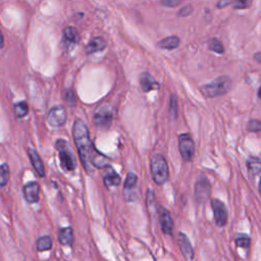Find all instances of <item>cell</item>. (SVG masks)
Listing matches in <instances>:
<instances>
[{"label":"cell","mask_w":261,"mask_h":261,"mask_svg":"<svg viewBox=\"0 0 261 261\" xmlns=\"http://www.w3.org/2000/svg\"><path fill=\"white\" fill-rule=\"evenodd\" d=\"M73 138L87 173H93L96 167L100 168L105 165V158L95 149L89 130L82 120H76L73 127Z\"/></svg>","instance_id":"cell-1"},{"label":"cell","mask_w":261,"mask_h":261,"mask_svg":"<svg viewBox=\"0 0 261 261\" xmlns=\"http://www.w3.org/2000/svg\"><path fill=\"white\" fill-rule=\"evenodd\" d=\"M232 87V81L229 77H218L210 84L204 85L201 88L202 93L209 98H215L227 94Z\"/></svg>","instance_id":"cell-2"},{"label":"cell","mask_w":261,"mask_h":261,"mask_svg":"<svg viewBox=\"0 0 261 261\" xmlns=\"http://www.w3.org/2000/svg\"><path fill=\"white\" fill-rule=\"evenodd\" d=\"M150 171L153 181L157 185H163L168 180V165L161 154H155L152 156Z\"/></svg>","instance_id":"cell-3"},{"label":"cell","mask_w":261,"mask_h":261,"mask_svg":"<svg viewBox=\"0 0 261 261\" xmlns=\"http://www.w3.org/2000/svg\"><path fill=\"white\" fill-rule=\"evenodd\" d=\"M55 146L58 151L59 162L63 171L65 172L74 171L77 166V162L69 143L63 139H59L56 141Z\"/></svg>","instance_id":"cell-4"},{"label":"cell","mask_w":261,"mask_h":261,"mask_svg":"<svg viewBox=\"0 0 261 261\" xmlns=\"http://www.w3.org/2000/svg\"><path fill=\"white\" fill-rule=\"evenodd\" d=\"M113 120V108L109 103H102L94 112V123L96 127L106 129L110 127Z\"/></svg>","instance_id":"cell-5"},{"label":"cell","mask_w":261,"mask_h":261,"mask_svg":"<svg viewBox=\"0 0 261 261\" xmlns=\"http://www.w3.org/2000/svg\"><path fill=\"white\" fill-rule=\"evenodd\" d=\"M179 147L183 159L185 161H191L194 153L195 145L194 141L189 134H181L179 137Z\"/></svg>","instance_id":"cell-6"},{"label":"cell","mask_w":261,"mask_h":261,"mask_svg":"<svg viewBox=\"0 0 261 261\" xmlns=\"http://www.w3.org/2000/svg\"><path fill=\"white\" fill-rule=\"evenodd\" d=\"M211 186L209 181L207 180L206 177L202 176L199 178V180L196 183L195 187V197L199 203H204L208 200L210 196Z\"/></svg>","instance_id":"cell-7"},{"label":"cell","mask_w":261,"mask_h":261,"mask_svg":"<svg viewBox=\"0 0 261 261\" xmlns=\"http://www.w3.org/2000/svg\"><path fill=\"white\" fill-rule=\"evenodd\" d=\"M67 122V110L62 106L52 107L47 115V123L52 128H60Z\"/></svg>","instance_id":"cell-8"},{"label":"cell","mask_w":261,"mask_h":261,"mask_svg":"<svg viewBox=\"0 0 261 261\" xmlns=\"http://www.w3.org/2000/svg\"><path fill=\"white\" fill-rule=\"evenodd\" d=\"M211 205L214 213L215 224L218 227H225L228 223V210L226 205L217 199L212 200Z\"/></svg>","instance_id":"cell-9"},{"label":"cell","mask_w":261,"mask_h":261,"mask_svg":"<svg viewBox=\"0 0 261 261\" xmlns=\"http://www.w3.org/2000/svg\"><path fill=\"white\" fill-rule=\"evenodd\" d=\"M23 192L24 197L28 203H37L39 201V195H40V185L37 182H30L24 186Z\"/></svg>","instance_id":"cell-10"},{"label":"cell","mask_w":261,"mask_h":261,"mask_svg":"<svg viewBox=\"0 0 261 261\" xmlns=\"http://www.w3.org/2000/svg\"><path fill=\"white\" fill-rule=\"evenodd\" d=\"M158 215H159V221H160V227H161L162 232L167 235H172L174 231V221H173L171 213H169L168 210H166L164 207L159 206Z\"/></svg>","instance_id":"cell-11"},{"label":"cell","mask_w":261,"mask_h":261,"mask_svg":"<svg viewBox=\"0 0 261 261\" xmlns=\"http://www.w3.org/2000/svg\"><path fill=\"white\" fill-rule=\"evenodd\" d=\"M28 155H29L30 161H31V163L35 169L36 174L40 178H44L45 177V167H44V163L40 157V155H39V153L34 148L28 149Z\"/></svg>","instance_id":"cell-12"},{"label":"cell","mask_w":261,"mask_h":261,"mask_svg":"<svg viewBox=\"0 0 261 261\" xmlns=\"http://www.w3.org/2000/svg\"><path fill=\"white\" fill-rule=\"evenodd\" d=\"M140 85L144 92H150L153 90L159 89V84L149 73H143L140 77Z\"/></svg>","instance_id":"cell-13"},{"label":"cell","mask_w":261,"mask_h":261,"mask_svg":"<svg viewBox=\"0 0 261 261\" xmlns=\"http://www.w3.org/2000/svg\"><path fill=\"white\" fill-rule=\"evenodd\" d=\"M178 242H179L180 248L182 250V253L184 254L188 259H193V257H194L193 248H192V245H191L188 237L186 236L185 234H183V233L179 234Z\"/></svg>","instance_id":"cell-14"},{"label":"cell","mask_w":261,"mask_h":261,"mask_svg":"<svg viewBox=\"0 0 261 261\" xmlns=\"http://www.w3.org/2000/svg\"><path fill=\"white\" fill-rule=\"evenodd\" d=\"M105 47H106V41L101 37H95L88 43L86 51L88 54H93L96 53V52L104 50Z\"/></svg>","instance_id":"cell-15"},{"label":"cell","mask_w":261,"mask_h":261,"mask_svg":"<svg viewBox=\"0 0 261 261\" xmlns=\"http://www.w3.org/2000/svg\"><path fill=\"white\" fill-rule=\"evenodd\" d=\"M80 35L78 33L77 29L74 27H67L63 30V41L67 43V45L75 46L79 43Z\"/></svg>","instance_id":"cell-16"},{"label":"cell","mask_w":261,"mask_h":261,"mask_svg":"<svg viewBox=\"0 0 261 261\" xmlns=\"http://www.w3.org/2000/svg\"><path fill=\"white\" fill-rule=\"evenodd\" d=\"M59 243L63 246H72L74 243V232L71 227L63 228L58 234Z\"/></svg>","instance_id":"cell-17"},{"label":"cell","mask_w":261,"mask_h":261,"mask_svg":"<svg viewBox=\"0 0 261 261\" xmlns=\"http://www.w3.org/2000/svg\"><path fill=\"white\" fill-rule=\"evenodd\" d=\"M103 181H104V184H105V186L108 188L117 187L121 184L120 176L117 175L112 168H108V171L106 172V174L104 175Z\"/></svg>","instance_id":"cell-18"},{"label":"cell","mask_w":261,"mask_h":261,"mask_svg":"<svg viewBox=\"0 0 261 261\" xmlns=\"http://www.w3.org/2000/svg\"><path fill=\"white\" fill-rule=\"evenodd\" d=\"M180 45V39L176 36H171L164 38L163 40H161L158 43V47L161 49H167V50H173L178 48Z\"/></svg>","instance_id":"cell-19"},{"label":"cell","mask_w":261,"mask_h":261,"mask_svg":"<svg viewBox=\"0 0 261 261\" xmlns=\"http://www.w3.org/2000/svg\"><path fill=\"white\" fill-rule=\"evenodd\" d=\"M248 172L252 176L255 177L261 172V159L257 157H250L247 162Z\"/></svg>","instance_id":"cell-20"},{"label":"cell","mask_w":261,"mask_h":261,"mask_svg":"<svg viewBox=\"0 0 261 261\" xmlns=\"http://www.w3.org/2000/svg\"><path fill=\"white\" fill-rule=\"evenodd\" d=\"M36 248L39 252L49 251L52 248V239L49 236H42L36 242Z\"/></svg>","instance_id":"cell-21"},{"label":"cell","mask_w":261,"mask_h":261,"mask_svg":"<svg viewBox=\"0 0 261 261\" xmlns=\"http://www.w3.org/2000/svg\"><path fill=\"white\" fill-rule=\"evenodd\" d=\"M137 181H138V178L133 173H130L127 176V179H126V182H125V194H126L127 200L129 199V196L130 194V191H132L136 187Z\"/></svg>","instance_id":"cell-22"},{"label":"cell","mask_w":261,"mask_h":261,"mask_svg":"<svg viewBox=\"0 0 261 261\" xmlns=\"http://www.w3.org/2000/svg\"><path fill=\"white\" fill-rule=\"evenodd\" d=\"M15 114L18 119H23L26 115L29 113V105L26 101H21L15 104Z\"/></svg>","instance_id":"cell-23"},{"label":"cell","mask_w":261,"mask_h":261,"mask_svg":"<svg viewBox=\"0 0 261 261\" xmlns=\"http://www.w3.org/2000/svg\"><path fill=\"white\" fill-rule=\"evenodd\" d=\"M9 180V167L7 164L0 165V187H5Z\"/></svg>","instance_id":"cell-24"},{"label":"cell","mask_w":261,"mask_h":261,"mask_svg":"<svg viewBox=\"0 0 261 261\" xmlns=\"http://www.w3.org/2000/svg\"><path fill=\"white\" fill-rule=\"evenodd\" d=\"M208 47H209L211 51H214L218 54H223L225 52L224 45L221 44V42L217 40V39H211V40L208 42Z\"/></svg>","instance_id":"cell-25"},{"label":"cell","mask_w":261,"mask_h":261,"mask_svg":"<svg viewBox=\"0 0 261 261\" xmlns=\"http://www.w3.org/2000/svg\"><path fill=\"white\" fill-rule=\"evenodd\" d=\"M236 245L238 247L244 248V249H248L250 247V238L247 235H239L236 239Z\"/></svg>","instance_id":"cell-26"},{"label":"cell","mask_w":261,"mask_h":261,"mask_svg":"<svg viewBox=\"0 0 261 261\" xmlns=\"http://www.w3.org/2000/svg\"><path fill=\"white\" fill-rule=\"evenodd\" d=\"M63 99L64 101L67 102L69 105L73 106L76 104V95L74 93V91L71 90V89H68V90H65L64 91V94H63Z\"/></svg>","instance_id":"cell-27"},{"label":"cell","mask_w":261,"mask_h":261,"mask_svg":"<svg viewBox=\"0 0 261 261\" xmlns=\"http://www.w3.org/2000/svg\"><path fill=\"white\" fill-rule=\"evenodd\" d=\"M252 0H233V6L236 9H246L251 6Z\"/></svg>","instance_id":"cell-28"},{"label":"cell","mask_w":261,"mask_h":261,"mask_svg":"<svg viewBox=\"0 0 261 261\" xmlns=\"http://www.w3.org/2000/svg\"><path fill=\"white\" fill-rule=\"evenodd\" d=\"M247 130H249V132H252V133L261 132V122L257 121V120L250 121L249 123H248Z\"/></svg>","instance_id":"cell-29"},{"label":"cell","mask_w":261,"mask_h":261,"mask_svg":"<svg viewBox=\"0 0 261 261\" xmlns=\"http://www.w3.org/2000/svg\"><path fill=\"white\" fill-rule=\"evenodd\" d=\"M169 113H171L174 119H176L178 114V101L175 95L171 97V101H169Z\"/></svg>","instance_id":"cell-30"},{"label":"cell","mask_w":261,"mask_h":261,"mask_svg":"<svg viewBox=\"0 0 261 261\" xmlns=\"http://www.w3.org/2000/svg\"><path fill=\"white\" fill-rule=\"evenodd\" d=\"M183 2V0H161V3L167 7H176Z\"/></svg>","instance_id":"cell-31"},{"label":"cell","mask_w":261,"mask_h":261,"mask_svg":"<svg viewBox=\"0 0 261 261\" xmlns=\"http://www.w3.org/2000/svg\"><path fill=\"white\" fill-rule=\"evenodd\" d=\"M192 11H193V7L191 5H186L179 11L178 16L179 17H188L189 15L192 14Z\"/></svg>","instance_id":"cell-32"},{"label":"cell","mask_w":261,"mask_h":261,"mask_svg":"<svg viewBox=\"0 0 261 261\" xmlns=\"http://www.w3.org/2000/svg\"><path fill=\"white\" fill-rule=\"evenodd\" d=\"M233 2V0H218V3H217V7L218 8H223L228 6L229 4H231Z\"/></svg>","instance_id":"cell-33"},{"label":"cell","mask_w":261,"mask_h":261,"mask_svg":"<svg viewBox=\"0 0 261 261\" xmlns=\"http://www.w3.org/2000/svg\"><path fill=\"white\" fill-rule=\"evenodd\" d=\"M3 44H4V39H3V35L1 33V31H0V49H1L3 47Z\"/></svg>","instance_id":"cell-34"},{"label":"cell","mask_w":261,"mask_h":261,"mask_svg":"<svg viewBox=\"0 0 261 261\" xmlns=\"http://www.w3.org/2000/svg\"><path fill=\"white\" fill-rule=\"evenodd\" d=\"M255 59L261 63V52H259V53L255 54Z\"/></svg>","instance_id":"cell-35"},{"label":"cell","mask_w":261,"mask_h":261,"mask_svg":"<svg viewBox=\"0 0 261 261\" xmlns=\"http://www.w3.org/2000/svg\"><path fill=\"white\" fill-rule=\"evenodd\" d=\"M258 97L261 99V87L259 88V91H258Z\"/></svg>","instance_id":"cell-36"},{"label":"cell","mask_w":261,"mask_h":261,"mask_svg":"<svg viewBox=\"0 0 261 261\" xmlns=\"http://www.w3.org/2000/svg\"><path fill=\"white\" fill-rule=\"evenodd\" d=\"M259 192H260V195H261V179H260V182H259Z\"/></svg>","instance_id":"cell-37"}]
</instances>
